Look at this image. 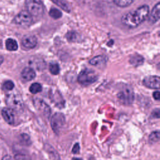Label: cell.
<instances>
[{"mask_svg":"<svg viewBox=\"0 0 160 160\" xmlns=\"http://www.w3.org/2000/svg\"><path fill=\"white\" fill-rule=\"evenodd\" d=\"M149 12V6L148 5H142L138 8L136 10L123 15L121 18V22L124 26L128 28H136L148 16Z\"/></svg>","mask_w":160,"mask_h":160,"instance_id":"cell-1","label":"cell"},{"mask_svg":"<svg viewBox=\"0 0 160 160\" xmlns=\"http://www.w3.org/2000/svg\"><path fill=\"white\" fill-rule=\"evenodd\" d=\"M26 11L33 17H41L44 12V6L41 0H25Z\"/></svg>","mask_w":160,"mask_h":160,"instance_id":"cell-2","label":"cell"},{"mask_svg":"<svg viewBox=\"0 0 160 160\" xmlns=\"http://www.w3.org/2000/svg\"><path fill=\"white\" fill-rule=\"evenodd\" d=\"M6 102L8 108L13 111H19L23 108V101L21 95L18 92H11L7 95Z\"/></svg>","mask_w":160,"mask_h":160,"instance_id":"cell-3","label":"cell"},{"mask_svg":"<svg viewBox=\"0 0 160 160\" xmlns=\"http://www.w3.org/2000/svg\"><path fill=\"white\" fill-rule=\"evenodd\" d=\"M119 101L124 105L132 104L134 100V92L132 89L128 85H124L117 94Z\"/></svg>","mask_w":160,"mask_h":160,"instance_id":"cell-4","label":"cell"},{"mask_svg":"<svg viewBox=\"0 0 160 160\" xmlns=\"http://www.w3.org/2000/svg\"><path fill=\"white\" fill-rule=\"evenodd\" d=\"M98 79L96 72L89 69H84L80 72L78 77V82L84 86H88L94 83Z\"/></svg>","mask_w":160,"mask_h":160,"instance_id":"cell-5","label":"cell"},{"mask_svg":"<svg viewBox=\"0 0 160 160\" xmlns=\"http://www.w3.org/2000/svg\"><path fill=\"white\" fill-rule=\"evenodd\" d=\"M50 123L53 131L56 134H59L60 131L62 129L65 124V117L64 114L61 112L55 113L51 117Z\"/></svg>","mask_w":160,"mask_h":160,"instance_id":"cell-6","label":"cell"},{"mask_svg":"<svg viewBox=\"0 0 160 160\" xmlns=\"http://www.w3.org/2000/svg\"><path fill=\"white\" fill-rule=\"evenodd\" d=\"M13 22L18 26L28 27L32 22V16L26 10H23L15 16Z\"/></svg>","mask_w":160,"mask_h":160,"instance_id":"cell-7","label":"cell"},{"mask_svg":"<svg viewBox=\"0 0 160 160\" xmlns=\"http://www.w3.org/2000/svg\"><path fill=\"white\" fill-rule=\"evenodd\" d=\"M34 105L35 108L41 113L42 115L47 118H49L51 114V108L49 106L41 99L36 98L33 100Z\"/></svg>","mask_w":160,"mask_h":160,"instance_id":"cell-8","label":"cell"},{"mask_svg":"<svg viewBox=\"0 0 160 160\" xmlns=\"http://www.w3.org/2000/svg\"><path fill=\"white\" fill-rule=\"evenodd\" d=\"M144 86L151 89H159V77L158 76H148L143 79Z\"/></svg>","mask_w":160,"mask_h":160,"instance_id":"cell-9","label":"cell"},{"mask_svg":"<svg viewBox=\"0 0 160 160\" xmlns=\"http://www.w3.org/2000/svg\"><path fill=\"white\" fill-rule=\"evenodd\" d=\"M21 44L26 49H32L37 44V39L34 35L26 34L21 39Z\"/></svg>","mask_w":160,"mask_h":160,"instance_id":"cell-10","label":"cell"},{"mask_svg":"<svg viewBox=\"0 0 160 160\" xmlns=\"http://www.w3.org/2000/svg\"><path fill=\"white\" fill-rule=\"evenodd\" d=\"M1 114L3 119L8 124L12 125L14 123V111L11 108L8 107L4 108L1 111Z\"/></svg>","mask_w":160,"mask_h":160,"instance_id":"cell-11","label":"cell"},{"mask_svg":"<svg viewBox=\"0 0 160 160\" xmlns=\"http://www.w3.org/2000/svg\"><path fill=\"white\" fill-rule=\"evenodd\" d=\"M36 77L34 70L29 67L24 68L21 73V78L24 81H30Z\"/></svg>","mask_w":160,"mask_h":160,"instance_id":"cell-12","label":"cell"},{"mask_svg":"<svg viewBox=\"0 0 160 160\" xmlns=\"http://www.w3.org/2000/svg\"><path fill=\"white\" fill-rule=\"evenodd\" d=\"M50 97L52 101L56 104V106H58L59 108L64 106V101L59 91H58L57 90H54V91L51 92Z\"/></svg>","mask_w":160,"mask_h":160,"instance_id":"cell-13","label":"cell"},{"mask_svg":"<svg viewBox=\"0 0 160 160\" xmlns=\"http://www.w3.org/2000/svg\"><path fill=\"white\" fill-rule=\"evenodd\" d=\"M159 2H158L151 10L149 15V22L151 23L156 22L159 19Z\"/></svg>","mask_w":160,"mask_h":160,"instance_id":"cell-14","label":"cell"},{"mask_svg":"<svg viewBox=\"0 0 160 160\" xmlns=\"http://www.w3.org/2000/svg\"><path fill=\"white\" fill-rule=\"evenodd\" d=\"M106 62V58L104 56H97L92 58L89 61V64L97 66V67H102L105 65Z\"/></svg>","mask_w":160,"mask_h":160,"instance_id":"cell-15","label":"cell"},{"mask_svg":"<svg viewBox=\"0 0 160 160\" xmlns=\"http://www.w3.org/2000/svg\"><path fill=\"white\" fill-rule=\"evenodd\" d=\"M143 62H144L143 57L138 53H135L131 55L129 58V62L135 67H137L142 64Z\"/></svg>","mask_w":160,"mask_h":160,"instance_id":"cell-16","label":"cell"},{"mask_svg":"<svg viewBox=\"0 0 160 160\" xmlns=\"http://www.w3.org/2000/svg\"><path fill=\"white\" fill-rule=\"evenodd\" d=\"M5 45H6V49L11 51H16L18 48V45L16 41L12 38H9L6 39Z\"/></svg>","mask_w":160,"mask_h":160,"instance_id":"cell-17","label":"cell"},{"mask_svg":"<svg viewBox=\"0 0 160 160\" xmlns=\"http://www.w3.org/2000/svg\"><path fill=\"white\" fill-rule=\"evenodd\" d=\"M55 4L58 6L60 7L62 9L66 11L67 12H69L71 11V8L68 3L65 0H51Z\"/></svg>","mask_w":160,"mask_h":160,"instance_id":"cell-18","label":"cell"},{"mask_svg":"<svg viewBox=\"0 0 160 160\" xmlns=\"http://www.w3.org/2000/svg\"><path fill=\"white\" fill-rule=\"evenodd\" d=\"M42 91V86L38 82L32 84L29 87V91L32 94H37Z\"/></svg>","mask_w":160,"mask_h":160,"instance_id":"cell-19","label":"cell"},{"mask_svg":"<svg viewBox=\"0 0 160 160\" xmlns=\"http://www.w3.org/2000/svg\"><path fill=\"white\" fill-rule=\"evenodd\" d=\"M14 160H31L30 156L26 152H18L14 154Z\"/></svg>","mask_w":160,"mask_h":160,"instance_id":"cell-20","label":"cell"},{"mask_svg":"<svg viewBox=\"0 0 160 160\" xmlns=\"http://www.w3.org/2000/svg\"><path fill=\"white\" fill-rule=\"evenodd\" d=\"M115 4L121 8H125L131 5L134 0H113Z\"/></svg>","mask_w":160,"mask_h":160,"instance_id":"cell-21","label":"cell"},{"mask_svg":"<svg viewBox=\"0 0 160 160\" xmlns=\"http://www.w3.org/2000/svg\"><path fill=\"white\" fill-rule=\"evenodd\" d=\"M49 15L53 19H57L60 18L62 16V12L57 8H52L50 9V11L49 12Z\"/></svg>","mask_w":160,"mask_h":160,"instance_id":"cell-22","label":"cell"},{"mask_svg":"<svg viewBox=\"0 0 160 160\" xmlns=\"http://www.w3.org/2000/svg\"><path fill=\"white\" fill-rule=\"evenodd\" d=\"M159 139V131H156L152 132L149 136V141L151 143H156Z\"/></svg>","mask_w":160,"mask_h":160,"instance_id":"cell-23","label":"cell"},{"mask_svg":"<svg viewBox=\"0 0 160 160\" xmlns=\"http://www.w3.org/2000/svg\"><path fill=\"white\" fill-rule=\"evenodd\" d=\"M49 71L53 75H57L59 73L60 68L58 64L56 62H52L49 64Z\"/></svg>","mask_w":160,"mask_h":160,"instance_id":"cell-24","label":"cell"},{"mask_svg":"<svg viewBox=\"0 0 160 160\" xmlns=\"http://www.w3.org/2000/svg\"><path fill=\"white\" fill-rule=\"evenodd\" d=\"M66 39L69 42H75L78 39V34L75 31H69L66 35Z\"/></svg>","mask_w":160,"mask_h":160,"instance_id":"cell-25","label":"cell"},{"mask_svg":"<svg viewBox=\"0 0 160 160\" xmlns=\"http://www.w3.org/2000/svg\"><path fill=\"white\" fill-rule=\"evenodd\" d=\"M19 141L21 144L29 146L31 144V139L29 136L26 134H21L19 136Z\"/></svg>","mask_w":160,"mask_h":160,"instance_id":"cell-26","label":"cell"},{"mask_svg":"<svg viewBox=\"0 0 160 160\" xmlns=\"http://www.w3.org/2000/svg\"><path fill=\"white\" fill-rule=\"evenodd\" d=\"M14 84L13 82L10 80L6 81L2 84V89L5 91H11L14 88Z\"/></svg>","mask_w":160,"mask_h":160,"instance_id":"cell-27","label":"cell"},{"mask_svg":"<svg viewBox=\"0 0 160 160\" xmlns=\"http://www.w3.org/2000/svg\"><path fill=\"white\" fill-rule=\"evenodd\" d=\"M79 149H80V148H79V144H78V143H76V144L74 145L73 148H72V152L74 154H77V153L79 152Z\"/></svg>","mask_w":160,"mask_h":160,"instance_id":"cell-28","label":"cell"},{"mask_svg":"<svg viewBox=\"0 0 160 160\" xmlns=\"http://www.w3.org/2000/svg\"><path fill=\"white\" fill-rule=\"evenodd\" d=\"M152 115L154 118H159V109H154L152 113Z\"/></svg>","mask_w":160,"mask_h":160,"instance_id":"cell-29","label":"cell"},{"mask_svg":"<svg viewBox=\"0 0 160 160\" xmlns=\"http://www.w3.org/2000/svg\"><path fill=\"white\" fill-rule=\"evenodd\" d=\"M153 98L155 100H159V92L158 91H156L153 92Z\"/></svg>","mask_w":160,"mask_h":160,"instance_id":"cell-30","label":"cell"},{"mask_svg":"<svg viewBox=\"0 0 160 160\" xmlns=\"http://www.w3.org/2000/svg\"><path fill=\"white\" fill-rule=\"evenodd\" d=\"M1 160H13V159L12 158V157L9 155H5L2 157Z\"/></svg>","mask_w":160,"mask_h":160,"instance_id":"cell-31","label":"cell"},{"mask_svg":"<svg viewBox=\"0 0 160 160\" xmlns=\"http://www.w3.org/2000/svg\"><path fill=\"white\" fill-rule=\"evenodd\" d=\"M3 61H4V59H3V57L2 56H1L0 55V66H1V64L2 63V62H3Z\"/></svg>","mask_w":160,"mask_h":160,"instance_id":"cell-32","label":"cell"},{"mask_svg":"<svg viewBox=\"0 0 160 160\" xmlns=\"http://www.w3.org/2000/svg\"><path fill=\"white\" fill-rule=\"evenodd\" d=\"M74 160H82V159H79V158H75V159H74Z\"/></svg>","mask_w":160,"mask_h":160,"instance_id":"cell-33","label":"cell"},{"mask_svg":"<svg viewBox=\"0 0 160 160\" xmlns=\"http://www.w3.org/2000/svg\"><path fill=\"white\" fill-rule=\"evenodd\" d=\"M0 46H1V42H0Z\"/></svg>","mask_w":160,"mask_h":160,"instance_id":"cell-34","label":"cell"}]
</instances>
